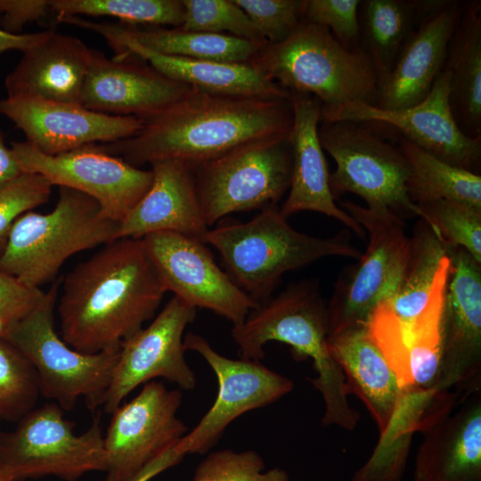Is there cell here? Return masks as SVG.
I'll return each mask as SVG.
<instances>
[{"label": "cell", "mask_w": 481, "mask_h": 481, "mask_svg": "<svg viewBox=\"0 0 481 481\" xmlns=\"http://www.w3.org/2000/svg\"><path fill=\"white\" fill-rule=\"evenodd\" d=\"M167 291L143 238L116 239L65 276L61 338L84 354L120 347L155 317Z\"/></svg>", "instance_id": "obj_1"}, {"label": "cell", "mask_w": 481, "mask_h": 481, "mask_svg": "<svg viewBox=\"0 0 481 481\" xmlns=\"http://www.w3.org/2000/svg\"><path fill=\"white\" fill-rule=\"evenodd\" d=\"M292 122L290 97L270 99L194 89L143 120L134 135L96 146L136 167L166 159L194 167L253 142L288 137Z\"/></svg>", "instance_id": "obj_2"}, {"label": "cell", "mask_w": 481, "mask_h": 481, "mask_svg": "<svg viewBox=\"0 0 481 481\" xmlns=\"http://www.w3.org/2000/svg\"><path fill=\"white\" fill-rule=\"evenodd\" d=\"M327 337V304L315 279L288 284L232 330L240 358L261 361L265 346L272 341L289 346L297 360L311 358L317 376L310 382L324 402L322 426L353 430L360 414L348 403L345 377L329 352Z\"/></svg>", "instance_id": "obj_3"}, {"label": "cell", "mask_w": 481, "mask_h": 481, "mask_svg": "<svg viewBox=\"0 0 481 481\" xmlns=\"http://www.w3.org/2000/svg\"><path fill=\"white\" fill-rule=\"evenodd\" d=\"M277 206L268 207L246 223L209 228L201 241L220 254L224 271L258 305L265 303L282 275L328 257L358 260L362 252L351 232L320 238L295 230Z\"/></svg>", "instance_id": "obj_4"}, {"label": "cell", "mask_w": 481, "mask_h": 481, "mask_svg": "<svg viewBox=\"0 0 481 481\" xmlns=\"http://www.w3.org/2000/svg\"><path fill=\"white\" fill-rule=\"evenodd\" d=\"M249 63L289 92L317 98L322 111L377 99L378 77L364 50L346 48L327 28L304 19L289 37L265 44Z\"/></svg>", "instance_id": "obj_5"}, {"label": "cell", "mask_w": 481, "mask_h": 481, "mask_svg": "<svg viewBox=\"0 0 481 481\" xmlns=\"http://www.w3.org/2000/svg\"><path fill=\"white\" fill-rule=\"evenodd\" d=\"M118 227L92 197L60 187L51 212L31 210L15 221L0 254V270L39 288L71 256L118 239Z\"/></svg>", "instance_id": "obj_6"}, {"label": "cell", "mask_w": 481, "mask_h": 481, "mask_svg": "<svg viewBox=\"0 0 481 481\" xmlns=\"http://www.w3.org/2000/svg\"><path fill=\"white\" fill-rule=\"evenodd\" d=\"M56 281L41 304L21 321L4 329L1 338L20 352L33 366L40 395L63 411L84 398L88 409L102 406L120 347L84 354L70 347L57 333L54 307Z\"/></svg>", "instance_id": "obj_7"}, {"label": "cell", "mask_w": 481, "mask_h": 481, "mask_svg": "<svg viewBox=\"0 0 481 481\" xmlns=\"http://www.w3.org/2000/svg\"><path fill=\"white\" fill-rule=\"evenodd\" d=\"M339 207L368 234L366 250L338 275L327 305L328 335L365 325L373 309L391 302L400 287L410 253L404 221L391 211H376L350 200Z\"/></svg>", "instance_id": "obj_8"}, {"label": "cell", "mask_w": 481, "mask_h": 481, "mask_svg": "<svg viewBox=\"0 0 481 481\" xmlns=\"http://www.w3.org/2000/svg\"><path fill=\"white\" fill-rule=\"evenodd\" d=\"M318 135L322 148L336 162L329 176L335 199L351 192L371 210L391 211L403 221L419 217L417 206L406 194L410 167L399 146L359 121L322 122Z\"/></svg>", "instance_id": "obj_9"}, {"label": "cell", "mask_w": 481, "mask_h": 481, "mask_svg": "<svg viewBox=\"0 0 481 481\" xmlns=\"http://www.w3.org/2000/svg\"><path fill=\"white\" fill-rule=\"evenodd\" d=\"M97 415L80 435L56 403L34 408L11 432H0V464L14 481L54 476L76 481L92 471L106 470L102 428Z\"/></svg>", "instance_id": "obj_10"}, {"label": "cell", "mask_w": 481, "mask_h": 481, "mask_svg": "<svg viewBox=\"0 0 481 481\" xmlns=\"http://www.w3.org/2000/svg\"><path fill=\"white\" fill-rule=\"evenodd\" d=\"M193 170L203 217L209 228L232 213L277 206L290 186L289 136L242 145Z\"/></svg>", "instance_id": "obj_11"}, {"label": "cell", "mask_w": 481, "mask_h": 481, "mask_svg": "<svg viewBox=\"0 0 481 481\" xmlns=\"http://www.w3.org/2000/svg\"><path fill=\"white\" fill-rule=\"evenodd\" d=\"M11 149L23 173L38 174L52 185L70 188L95 200L103 215L120 223L151 186V170L134 167L96 144L48 155L29 142Z\"/></svg>", "instance_id": "obj_12"}, {"label": "cell", "mask_w": 481, "mask_h": 481, "mask_svg": "<svg viewBox=\"0 0 481 481\" xmlns=\"http://www.w3.org/2000/svg\"><path fill=\"white\" fill-rule=\"evenodd\" d=\"M183 345L186 351L198 353L207 362L218 386L213 404L175 446L185 456L208 452L237 418L275 403L294 388L290 379L260 361L228 358L199 334L187 333Z\"/></svg>", "instance_id": "obj_13"}, {"label": "cell", "mask_w": 481, "mask_h": 481, "mask_svg": "<svg viewBox=\"0 0 481 481\" xmlns=\"http://www.w3.org/2000/svg\"><path fill=\"white\" fill-rule=\"evenodd\" d=\"M182 398L179 388L151 380L113 411L103 436L105 481H130L183 437L188 428L177 416Z\"/></svg>", "instance_id": "obj_14"}, {"label": "cell", "mask_w": 481, "mask_h": 481, "mask_svg": "<svg viewBox=\"0 0 481 481\" xmlns=\"http://www.w3.org/2000/svg\"><path fill=\"white\" fill-rule=\"evenodd\" d=\"M197 309L171 298L152 322L122 342L102 407L111 414L136 387L162 378L191 391L197 384L185 359L183 332Z\"/></svg>", "instance_id": "obj_15"}, {"label": "cell", "mask_w": 481, "mask_h": 481, "mask_svg": "<svg viewBox=\"0 0 481 481\" xmlns=\"http://www.w3.org/2000/svg\"><path fill=\"white\" fill-rule=\"evenodd\" d=\"M448 71L444 68L428 94L418 104L399 110H385L364 102H353L322 111L321 121L339 120L389 125L403 138L452 166L478 174L481 136L471 138L458 126L449 103Z\"/></svg>", "instance_id": "obj_16"}, {"label": "cell", "mask_w": 481, "mask_h": 481, "mask_svg": "<svg viewBox=\"0 0 481 481\" xmlns=\"http://www.w3.org/2000/svg\"><path fill=\"white\" fill-rule=\"evenodd\" d=\"M167 288L194 308H206L241 323L258 304L217 265L204 242L172 232L143 238Z\"/></svg>", "instance_id": "obj_17"}, {"label": "cell", "mask_w": 481, "mask_h": 481, "mask_svg": "<svg viewBox=\"0 0 481 481\" xmlns=\"http://www.w3.org/2000/svg\"><path fill=\"white\" fill-rule=\"evenodd\" d=\"M451 273L442 318L437 392L480 390L481 263L462 248L448 249Z\"/></svg>", "instance_id": "obj_18"}, {"label": "cell", "mask_w": 481, "mask_h": 481, "mask_svg": "<svg viewBox=\"0 0 481 481\" xmlns=\"http://www.w3.org/2000/svg\"><path fill=\"white\" fill-rule=\"evenodd\" d=\"M0 114L20 128L40 151L56 155L84 146L130 137L143 125L132 116H113L80 104L15 96L0 100Z\"/></svg>", "instance_id": "obj_19"}, {"label": "cell", "mask_w": 481, "mask_h": 481, "mask_svg": "<svg viewBox=\"0 0 481 481\" xmlns=\"http://www.w3.org/2000/svg\"><path fill=\"white\" fill-rule=\"evenodd\" d=\"M193 90L186 84L166 77L135 55L108 58L93 49L80 105L103 114L145 120Z\"/></svg>", "instance_id": "obj_20"}, {"label": "cell", "mask_w": 481, "mask_h": 481, "mask_svg": "<svg viewBox=\"0 0 481 481\" xmlns=\"http://www.w3.org/2000/svg\"><path fill=\"white\" fill-rule=\"evenodd\" d=\"M462 8L460 1L436 0L405 41L372 105L399 110L418 104L428 94L444 67L448 45Z\"/></svg>", "instance_id": "obj_21"}, {"label": "cell", "mask_w": 481, "mask_h": 481, "mask_svg": "<svg viewBox=\"0 0 481 481\" xmlns=\"http://www.w3.org/2000/svg\"><path fill=\"white\" fill-rule=\"evenodd\" d=\"M289 93L293 110L289 135L292 172L289 194L279 208L281 214L288 218L301 211L321 213L339 221L360 239H365L363 228L336 203L330 189V173L318 135L321 102L307 94Z\"/></svg>", "instance_id": "obj_22"}, {"label": "cell", "mask_w": 481, "mask_h": 481, "mask_svg": "<svg viewBox=\"0 0 481 481\" xmlns=\"http://www.w3.org/2000/svg\"><path fill=\"white\" fill-rule=\"evenodd\" d=\"M150 166L151 186L119 223L118 239L172 232L201 240L209 227L203 217L193 167L174 159Z\"/></svg>", "instance_id": "obj_23"}, {"label": "cell", "mask_w": 481, "mask_h": 481, "mask_svg": "<svg viewBox=\"0 0 481 481\" xmlns=\"http://www.w3.org/2000/svg\"><path fill=\"white\" fill-rule=\"evenodd\" d=\"M92 53L79 38L52 30L45 40L23 52L7 74V96L80 104Z\"/></svg>", "instance_id": "obj_24"}, {"label": "cell", "mask_w": 481, "mask_h": 481, "mask_svg": "<svg viewBox=\"0 0 481 481\" xmlns=\"http://www.w3.org/2000/svg\"><path fill=\"white\" fill-rule=\"evenodd\" d=\"M480 390L455 412L438 417L419 446L414 481H481Z\"/></svg>", "instance_id": "obj_25"}, {"label": "cell", "mask_w": 481, "mask_h": 481, "mask_svg": "<svg viewBox=\"0 0 481 481\" xmlns=\"http://www.w3.org/2000/svg\"><path fill=\"white\" fill-rule=\"evenodd\" d=\"M327 346L341 369L348 394L363 402L381 436L394 420L403 397L397 379L370 338L366 326L357 325L327 337Z\"/></svg>", "instance_id": "obj_26"}, {"label": "cell", "mask_w": 481, "mask_h": 481, "mask_svg": "<svg viewBox=\"0 0 481 481\" xmlns=\"http://www.w3.org/2000/svg\"><path fill=\"white\" fill-rule=\"evenodd\" d=\"M116 57L135 55L166 77L193 89L221 94L288 99L290 93L268 79L249 62L231 63L165 55L121 37L102 36Z\"/></svg>", "instance_id": "obj_27"}, {"label": "cell", "mask_w": 481, "mask_h": 481, "mask_svg": "<svg viewBox=\"0 0 481 481\" xmlns=\"http://www.w3.org/2000/svg\"><path fill=\"white\" fill-rule=\"evenodd\" d=\"M58 20L92 30L101 36L109 34L127 38L158 53L189 59L249 62L265 45L230 35L185 30L181 28H140L123 23L95 22L79 16L61 17Z\"/></svg>", "instance_id": "obj_28"}, {"label": "cell", "mask_w": 481, "mask_h": 481, "mask_svg": "<svg viewBox=\"0 0 481 481\" xmlns=\"http://www.w3.org/2000/svg\"><path fill=\"white\" fill-rule=\"evenodd\" d=\"M449 103L458 126L481 136V2L468 1L448 45Z\"/></svg>", "instance_id": "obj_29"}, {"label": "cell", "mask_w": 481, "mask_h": 481, "mask_svg": "<svg viewBox=\"0 0 481 481\" xmlns=\"http://www.w3.org/2000/svg\"><path fill=\"white\" fill-rule=\"evenodd\" d=\"M436 0H364L358 10L361 47L379 87L391 73L405 41Z\"/></svg>", "instance_id": "obj_30"}, {"label": "cell", "mask_w": 481, "mask_h": 481, "mask_svg": "<svg viewBox=\"0 0 481 481\" xmlns=\"http://www.w3.org/2000/svg\"><path fill=\"white\" fill-rule=\"evenodd\" d=\"M450 273L451 259L445 256L439 265L426 306L412 321L405 322L412 393H438L436 385L442 355V318Z\"/></svg>", "instance_id": "obj_31"}, {"label": "cell", "mask_w": 481, "mask_h": 481, "mask_svg": "<svg viewBox=\"0 0 481 481\" xmlns=\"http://www.w3.org/2000/svg\"><path fill=\"white\" fill-rule=\"evenodd\" d=\"M399 148L409 163L405 191L413 204L446 200L481 208V175L452 166L402 138Z\"/></svg>", "instance_id": "obj_32"}, {"label": "cell", "mask_w": 481, "mask_h": 481, "mask_svg": "<svg viewBox=\"0 0 481 481\" xmlns=\"http://www.w3.org/2000/svg\"><path fill=\"white\" fill-rule=\"evenodd\" d=\"M445 256L447 247L430 224L419 217L410 237V253L400 287L388 302L400 320L410 322L422 311Z\"/></svg>", "instance_id": "obj_33"}, {"label": "cell", "mask_w": 481, "mask_h": 481, "mask_svg": "<svg viewBox=\"0 0 481 481\" xmlns=\"http://www.w3.org/2000/svg\"><path fill=\"white\" fill-rule=\"evenodd\" d=\"M51 9L57 19L110 16L123 24L150 27H181L184 14L183 0H51Z\"/></svg>", "instance_id": "obj_34"}, {"label": "cell", "mask_w": 481, "mask_h": 481, "mask_svg": "<svg viewBox=\"0 0 481 481\" xmlns=\"http://www.w3.org/2000/svg\"><path fill=\"white\" fill-rule=\"evenodd\" d=\"M415 205L419 217L430 224L447 249L462 248L481 263V208L446 200Z\"/></svg>", "instance_id": "obj_35"}, {"label": "cell", "mask_w": 481, "mask_h": 481, "mask_svg": "<svg viewBox=\"0 0 481 481\" xmlns=\"http://www.w3.org/2000/svg\"><path fill=\"white\" fill-rule=\"evenodd\" d=\"M40 395L37 373L28 359L0 338V419L20 420Z\"/></svg>", "instance_id": "obj_36"}, {"label": "cell", "mask_w": 481, "mask_h": 481, "mask_svg": "<svg viewBox=\"0 0 481 481\" xmlns=\"http://www.w3.org/2000/svg\"><path fill=\"white\" fill-rule=\"evenodd\" d=\"M183 21L178 28L267 44L234 0H183Z\"/></svg>", "instance_id": "obj_37"}, {"label": "cell", "mask_w": 481, "mask_h": 481, "mask_svg": "<svg viewBox=\"0 0 481 481\" xmlns=\"http://www.w3.org/2000/svg\"><path fill=\"white\" fill-rule=\"evenodd\" d=\"M190 481H289L283 469H265L254 450L222 449L209 452L197 466Z\"/></svg>", "instance_id": "obj_38"}, {"label": "cell", "mask_w": 481, "mask_h": 481, "mask_svg": "<svg viewBox=\"0 0 481 481\" xmlns=\"http://www.w3.org/2000/svg\"><path fill=\"white\" fill-rule=\"evenodd\" d=\"M52 186L44 176L33 173H22L0 183V254L15 221L47 202Z\"/></svg>", "instance_id": "obj_39"}, {"label": "cell", "mask_w": 481, "mask_h": 481, "mask_svg": "<svg viewBox=\"0 0 481 481\" xmlns=\"http://www.w3.org/2000/svg\"><path fill=\"white\" fill-rule=\"evenodd\" d=\"M267 44L285 40L304 19L305 0H234Z\"/></svg>", "instance_id": "obj_40"}, {"label": "cell", "mask_w": 481, "mask_h": 481, "mask_svg": "<svg viewBox=\"0 0 481 481\" xmlns=\"http://www.w3.org/2000/svg\"><path fill=\"white\" fill-rule=\"evenodd\" d=\"M360 0H305L304 20L327 28L346 48L360 45Z\"/></svg>", "instance_id": "obj_41"}, {"label": "cell", "mask_w": 481, "mask_h": 481, "mask_svg": "<svg viewBox=\"0 0 481 481\" xmlns=\"http://www.w3.org/2000/svg\"><path fill=\"white\" fill-rule=\"evenodd\" d=\"M45 292L0 270V321L5 328L32 313L44 300Z\"/></svg>", "instance_id": "obj_42"}, {"label": "cell", "mask_w": 481, "mask_h": 481, "mask_svg": "<svg viewBox=\"0 0 481 481\" xmlns=\"http://www.w3.org/2000/svg\"><path fill=\"white\" fill-rule=\"evenodd\" d=\"M51 9V0H0V29L20 34L22 28L39 21Z\"/></svg>", "instance_id": "obj_43"}, {"label": "cell", "mask_w": 481, "mask_h": 481, "mask_svg": "<svg viewBox=\"0 0 481 481\" xmlns=\"http://www.w3.org/2000/svg\"><path fill=\"white\" fill-rule=\"evenodd\" d=\"M52 29L35 32L12 34L0 29V55L9 50L25 52L45 40Z\"/></svg>", "instance_id": "obj_44"}, {"label": "cell", "mask_w": 481, "mask_h": 481, "mask_svg": "<svg viewBox=\"0 0 481 481\" xmlns=\"http://www.w3.org/2000/svg\"><path fill=\"white\" fill-rule=\"evenodd\" d=\"M175 446L147 464L130 481H151L160 473L179 464L185 455L178 452Z\"/></svg>", "instance_id": "obj_45"}, {"label": "cell", "mask_w": 481, "mask_h": 481, "mask_svg": "<svg viewBox=\"0 0 481 481\" xmlns=\"http://www.w3.org/2000/svg\"><path fill=\"white\" fill-rule=\"evenodd\" d=\"M21 171L11 148L4 143V138L0 130V183L20 175Z\"/></svg>", "instance_id": "obj_46"}, {"label": "cell", "mask_w": 481, "mask_h": 481, "mask_svg": "<svg viewBox=\"0 0 481 481\" xmlns=\"http://www.w3.org/2000/svg\"><path fill=\"white\" fill-rule=\"evenodd\" d=\"M0 481H14L11 472L0 464Z\"/></svg>", "instance_id": "obj_47"}, {"label": "cell", "mask_w": 481, "mask_h": 481, "mask_svg": "<svg viewBox=\"0 0 481 481\" xmlns=\"http://www.w3.org/2000/svg\"><path fill=\"white\" fill-rule=\"evenodd\" d=\"M4 329H5L4 324L0 321V338H1L2 336H3V333H4Z\"/></svg>", "instance_id": "obj_48"}]
</instances>
